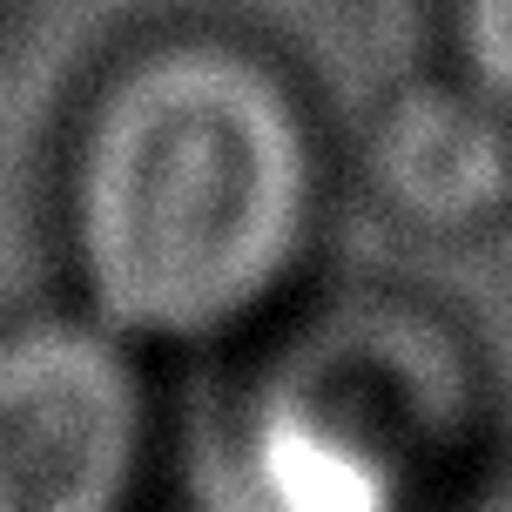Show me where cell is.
I'll return each mask as SVG.
<instances>
[{
	"label": "cell",
	"instance_id": "7a4b0ae2",
	"mask_svg": "<svg viewBox=\"0 0 512 512\" xmlns=\"http://www.w3.org/2000/svg\"><path fill=\"white\" fill-rule=\"evenodd\" d=\"M486 391L411 304L283 317L216 452V512H452Z\"/></svg>",
	"mask_w": 512,
	"mask_h": 512
},
{
	"label": "cell",
	"instance_id": "6da1fadb",
	"mask_svg": "<svg viewBox=\"0 0 512 512\" xmlns=\"http://www.w3.org/2000/svg\"><path fill=\"white\" fill-rule=\"evenodd\" d=\"M331 216V135L290 61L230 27H155L75 95L54 162L68 304L162 358L270 337Z\"/></svg>",
	"mask_w": 512,
	"mask_h": 512
},
{
	"label": "cell",
	"instance_id": "3957f363",
	"mask_svg": "<svg viewBox=\"0 0 512 512\" xmlns=\"http://www.w3.org/2000/svg\"><path fill=\"white\" fill-rule=\"evenodd\" d=\"M162 452L149 351L75 304L0 324V512H142Z\"/></svg>",
	"mask_w": 512,
	"mask_h": 512
},
{
	"label": "cell",
	"instance_id": "5b68a950",
	"mask_svg": "<svg viewBox=\"0 0 512 512\" xmlns=\"http://www.w3.org/2000/svg\"><path fill=\"white\" fill-rule=\"evenodd\" d=\"M445 68L512 122V0H445Z\"/></svg>",
	"mask_w": 512,
	"mask_h": 512
},
{
	"label": "cell",
	"instance_id": "277c9868",
	"mask_svg": "<svg viewBox=\"0 0 512 512\" xmlns=\"http://www.w3.org/2000/svg\"><path fill=\"white\" fill-rule=\"evenodd\" d=\"M358 169L384 216L418 236H479L512 216V122L452 68L384 95Z\"/></svg>",
	"mask_w": 512,
	"mask_h": 512
}]
</instances>
